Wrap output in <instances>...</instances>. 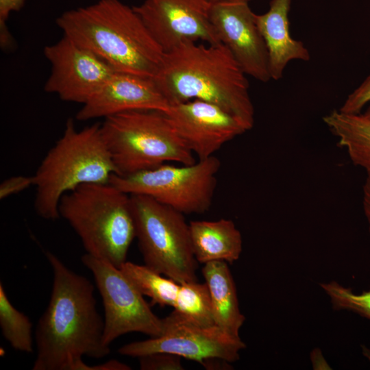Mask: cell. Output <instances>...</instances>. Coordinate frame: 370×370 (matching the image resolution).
I'll return each mask as SVG.
<instances>
[{
    "label": "cell",
    "mask_w": 370,
    "mask_h": 370,
    "mask_svg": "<svg viewBox=\"0 0 370 370\" xmlns=\"http://www.w3.org/2000/svg\"><path fill=\"white\" fill-rule=\"evenodd\" d=\"M130 200L145 264L179 284L197 281L198 262L184 214L147 195H130Z\"/></svg>",
    "instance_id": "obj_7"
},
{
    "label": "cell",
    "mask_w": 370,
    "mask_h": 370,
    "mask_svg": "<svg viewBox=\"0 0 370 370\" xmlns=\"http://www.w3.org/2000/svg\"><path fill=\"white\" fill-rule=\"evenodd\" d=\"M101 131L118 175L169 162L188 165L196 162L195 155L162 111L140 110L116 114L105 118Z\"/></svg>",
    "instance_id": "obj_6"
},
{
    "label": "cell",
    "mask_w": 370,
    "mask_h": 370,
    "mask_svg": "<svg viewBox=\"0 0 370 370\" xmlns=\"http://www.w3.org/2000/svg\"><path fill=\"white\" fill-rule=\"evenodd\" d=\"M172 314L177 319L199 326L215 325L209 291L206 283L180 284Z\"/></svg>",
    "instance_id": "obj_21"
},
{
    "label": "cell",
    "mask_w": 370,
    "mask_h": 370,
    "mask_svg": "<svg viewBox=\"0 0 370 370\" xmlns=\"http://www.w3.org/2000/svg\"><path fill=\"white\" fill-rule=\"evenodd\" d=\"M44 54L51 64L45 90L66 101L84 104L116 72L64 35L56 43L46 46Z\"/></svg>",
    "instance_id": "obj_11"
},
{
    "label": "cell",
    "mask_w": 370,
    "mask_h": 370,
    "mask_svg": "<svg viewBox=\"0 0 370 370\" xmlns=\"http://www.w3.org/2000/svg\"><path fill=\"white\" fill-rule=\"evenodd\" d=\"M170 104L151 77L115 72L84 104L76 119L88 121L132 110L166 112Z\"/></svg>",
    "instance_id": "obj_15"
},
{
    "label": "cell",
    "mask_w": 370,
    "mask_h": 370,
    "mask_svg": "<svg viewBox=\"0 0 370 370\" xmlns=\"http://www.w3.org/2000/svg\"><path fill=\"white\" fill-rule=\"evenodd\" d=\"M163 333L157 337L123 345L118 352L139 358L164 352L201 363L218 358L230 363L237 361L246 345L241 338H234L216 325L203 327L180 320L171 314L163 319Z\"/></svg>",
    "instance_id": "obj_10"
},
{
    "label": "cell",
    "mask_w": 370,
    "mask_h": 370,
    "mask_svg": "<svg viewBox=\"0 0 370 370\" xmlns=\"http://www.w3.org/2000/svg\"><path fill=\"white\" fill-rule=\"evenodd\" d=\"M164 112L177 135L199 160L214 156L225 143L248 131L236 117L202 100L170 105Z\"/></svg>",
    "instance_id": "obj_13"
},
{
    "label": "cell",
    "mask_w": 370,
    "mask_h": 370,
    "mask_svg": "<svg viewBox=\"0 0 370 370\" xmlns=\"http://www.w3.org/2000/svg\"><path fill=\"white\" fill-rule=\"evenodd\" d=\"M0 327L2 335L16 350L34 351L32 323L10 302L3 284L0 283Z\"/></svg>",
    "instance_id": "obj_22"
},
{
    "label": "cell",
    "mask_w": 370,
    "mask_h": 370,
    "mask_svg": "<svg viewBox=\"0 0 370 370\" xmlns=\"http://www.w3.org/2000/svg\"><path fill=\"white\" fill-rule=\"evenodd\" d=\"M319 286L329 297L334 310H349L370 320V289L356 294L334 280Z\"/></svg>",
    "instance_id": "obj_23"
},
{
    "label": "cell",
    "mask_w": 370,
    "mask_h": 370,
    "mask_svg": "<svg viewBox=\"0 0 370 370\" xmlns=\"http://www.w3.org/2000/svg\"><path fill=\"white\" fill-rule=\"evenodd\" d=\"M141 370H183L181 357L175 354L159 352L138 358Z\"/></svg>",
    "instance_id": "obj_24"
},
{
    "label": "cell",
    "mask_w": 370,
    "mask_h": 370,
    "mask_svg": "<svg viewBox=\"0 0 370 370\" xmlns=\"http://www.w3.org/2000/svg\"><path fill=\"white\" fill-rule=\"evenodd\" d=\"M323 120L356 166L370 173V120L362 114L333 110Z\"/></svg>",
    "instance_id": "obj_19"
},
{
    "label": "cell",
    "mask_w": 370,
    "mask_h": 370,
    "mask_svg": "<svg viewBox=\"0 0 370 370\" xmlns=\"http://www.w3.org/2000/svg\"><path fill=\"white\" fill-rule=\"evenodd\" d=\"M211 4L224 3H248L250 0H207Z\"/></svg>",
    "instance_id": "obj_31"
},
{
    "label": "cell",
    "mask_w": 370,
    "mask_h": 370,
    "mask_svg": "<svg viewBox=\"0 0 370 370\" xmlns=\"http://www.w3.org/2000/svg\"><path fill=\"white\" fill-rule=\"evenodd\" d=\"M365 117L370 120V107H369L363 114H362Z\"/></svg>",
    "instance_id": "obj_32"
},
{
    "label": "cell",
    "mask_w": 370,
    "mask_h": 370,
    "mask_svg": "<svg viewBox=\"0 0 370 370\" xmlns=\"http://www.w3.org/2000/svg\"><path fill=\"white\" fill-rule=\"evenodd\" d=\"M367 174V175L362 187V206L370 234V173Z\"/></svg>",
    "instance_id": "obj_28"
},
{
    "label": "cell",
    "mask_w": 370,
    "mask_h": 370,
    "mask_svg": "<svg viewBox=\"0 0 370 370\" xmlns=\"http://www.w3.org/2000/svg\"><path fill=\"white\" fill-rule=\"evenodd\" d=\"M25 0H0L1 44L5 47L10 42V36L7 30L6 21L12 12L19 11Z\"/></svg>",
    "instance_id": "obj_26"
},
{
    "label": "cell",
    "mask_w": 370,
    "mask_h": 370,
    "mask_svg": "<svg viewBox=\"0 0 370 370\" xmlns=\"http://www.w3.org/2000/svg\"><path fill=\"white\" fill-rule=\"evenodd\" d=\"M130 367L116 360H110L102 364L90 366L86 365L85 370H130Z\"/></svg>",
    "instance_id": "obj_29"
},
{
    "label": "cell",
    "mask_w": 370,
    "mask_h": 370,
    "mask_svg": "<svg viewBox=\"0 0 370 370\" xmlns=\"http://www.w3.org/2000/svg\"><path fill=\"white\" fill-rule=\"evenodd\" d=\"M53 279L49 304L35 332L36 358L33 370H85L82 357L109 354L103 343L104 320L86 277L68 268L55 254L45 252Z\"/></svg>",
    "instance_id": "obj_1"
},
{
    "label": "cell",
    "mask_w": 370,
    "mask_h": 370,
    "mask_svg": "<svg viewBox=\"0 0 370 370\" xmlns=\"http://www.w3.org/2000/svg\"><path fill=\"white\" fill-rule=\"evenodd\" d=\"M116 169L96 123L77 130L68 119L62 136L47 152L34 177V208L47 220L60 218L59 204L66 193L84 184H107Z\"/></svg>",
    "instance_id": "obj_4"
},
{
    "label": "cell",
    "mask_w": 370,
    "mask_h": 370,
    "mask_svg": "<svg viewBox=\"0 0 370 370\" xmlns=\"http://www.w3.org/2000/svg\"><path fill=\"white\" fill-rule=\"evenodd\" d=\"M189 227L193 253L198 262L204 264L224 261L232 264L240 258L242 236L233 221H192Z\"/></svg>",
    "instance_id": "obj_17"
},
{
    "label": "cell",
    "mask_w": 370,
    "mask_h": 370,
    "mask_svg": "<svg viewBox=\"0 0 370 370\" xmlns=\"http://www.w3.org/2000/svg\"><path fill=\"white\" fill-rule=\"evenodd\" d=\"M58 210L87 254L119 269L126 262L136 238L130 195L110 183L84 184L64 194Z\"/></svg>",
    "instance_id": "obj_5"
},
{
    "label": "cell",
    "mask_w": 370,
    "mask_h": 370,
    "mask_svg": "<svg viewBox=\"0 0 370 370\" xmlns=\"http://www.w3.org/2000/svg\"><path fill=\"white\" fill-rule=\"evenodd\" d=\"M292 0H271L269 10L256 14V22L269 54L271 79H280L290 61H308L310 55L304 43L290 34L288 13Z\"/></svg>",
    "instance_id": "obj_16"
},
{
    "label": "cell",
    "mask_w": 370,
    "mask_h": 370,
    "mask_svg": "<svg viewBox=\"0 0 370 370\" xmlns=\"http://www.w3.org/2000/svg\"><path fill=\"white\" fill-rule=\"evenodd\" d=\"M32 185H34L33 176L18 175L9 177L0 184V199H3L20 193Z\"/></svg>",
    "instance_id": "obj_27"
},
{
    "label": "cell",
    "mask_w": 370,
    "mask_h": 370,
    "mask_svg": "<svg viewBox=\"0 0 370 370\" xmlns=\"http://www.w3.org/2000/svg\"><path fill=\"white\" fill-rule=\"evenodd\" d=\"M370 102V75L346 98L339 111L347 114H360Z\"/></svg>",
    "instance_id": "obj_25"
},
{
    "label": "cell",
    "mask_w": 370,
    "mask_h": 370,
    "mask_svg": "<svg viewBox=\"0 0 370 370\" xmlns=\"http://www.w3.org/2000/svg\"><path fill=\"white\" fill-rule=\"evenodd\" d=\"M64 35L90 50L115 71L153 78L164 52L142 19L119 0H99L56 19Z\"/></svg>",
    "instance_id": "obj_3"
},
{
    "label": "cell",
    "mask_w": 370,
    "mask_h": 370,
    "mask_svg": "<svg viewBox=\"0 0 370 370\" xmlns=\"http://www.w3.org/2000/svg\"><path fill=\"white\" fill-rule=\"evenodd\" d=\"M211 22L220 41L230 51L246 75L267 82L271 77L265 42L248 3L211 4Z\"/></svg>",
    "instance_id": "obj_14"
},
{
    "label": "cell",
    "mask_w": 370,
    "mask_h": 370,
    "mask_svg": "<svg viewBox=\"0 0 370 370\" xmlns=\"http://www.w3.org/2000/svg\"><path fill=\"white\" fill-rule=\"evenodd\" d=\"M207 0H144L132 7L164 53L180 43H221L211 22Z\"/></svg>",
    "instance_id": "obj_12"
},
{
    "label": "cell",
    "mask_w": 370,
    "mask_h": 370,
    "mask_svg": "<svg viewBox=\"0 0 370 370\" xmlns=\"http://www.w3.org/2000/svg\"><path fill=\"white\" fill-rule=\"evenodd\" d=\"M201 272L209 291L214 325L228 335L241 338L239 332L245 317L239 308L235 282L227 262H207Z\"/></svg>",
    "instance_id": "obj_18"
},
{
    "label": "cell",
    "mask_w": 370,
    "mask_h": 370,
    "mask_svg": "<svg viewBox=\"0 0 370 370\" xmlns=\"http://www.w3.org/2000/svg\"><path fill=\"white\" fill-rule=\"evenodd\" d=\"M221 162L215 156L182 166H159L121 176L112 184L129 195H144L184 214H203L211 207Z\"/></svg>",
    "instance_id": "obj_8"
},
{
    "label": "cell",
    "mask_w": 370,
    "mask_h": 370,
    "mask_svg": "<svg viewBox=\"0 0 370 370\" xmlns=\"http://www.w3.org/2000/svg\"><path fill=\"white\" fill-rule=\"evenodd\" d=\"M120 269L143 295L151 299V304L173 308L180 284L169 278H163L145 264L126 261Z\"/></svg>",
    "instance_id": "obj_20"
},
{
    "label": "cell",
    "mask_w": 370,
    "mask_h": 370,
    "mask_svg": "<svg viewBox=\"0 0 370 370\" xmlns=\"http://www.w3.org/2000/svg\"><path fill=\"white\" fill-rule=\"evenodd\" d=\"M184 41L164 53L153 77L170 105L199 99L214 103L239 119L248 129L254 108L246 74L223 43Z\"/></svg>",
    "instance_id": "obj_2"
},
{
    "label": "cell",
    "mask_w": 370,
    "mask_h": 370,
    "mask_svg": "<svg viewBox=\"0 0 370 370\" xmlns=\"http://www.w3.org/2000/svg\"><path fill=\"white\" fill-rule=\"evenodd\" d=\"M81 260L92 272L103 301V341L106 346L129 332H140L151 337L163 333V319L152 312L143 295L120 269L87 253Z\"/></svg>",
    "instance_id": "obj_9"
},
{
    "label": "cell",
    "mask_w": 370,
    "mask_h": 370,
    "mask_svg": "<svg viewBox=\"0 0 370 370\" xmlns=\"http://www.w3.org/2000/svg\"><path fill=\"white\" fill-rule=\"evenodd\" d=\"M200 364L207 369H230L232 367L230 362L218 358L206 359Z\"/></svg>",
    "instance_id": "obj_30"
}]
</instances>
